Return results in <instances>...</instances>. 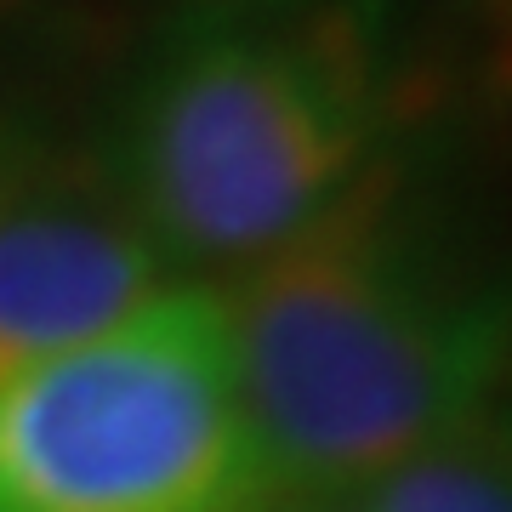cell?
<instances>
[{"label":"cell","instance_id":"cell-8","mask_svg":"<svg viewBox=\"0 0 512 512\" xmlns=\"http://www.w3.org/2000/svg\"><path fill=\"white\" fill-rule=\"evenodd\" d=\"M490 427L512 444V376H507V387H501V404H495V421H490Z\"/></svg>","mask_w":512,"mask_h":512},{"label":"cell","instance_id":"cell-4","mask_svg":"<svg viewBox=\"0 0 512 512\" xmlns=\"http://www.w3.org/2000/svg\"><path fill=\"white\" fill-rule=\"evenodd\" d=\"M183 279L109 183H23L0 205V382Z\"/></svg>","mask_w":512,"mask_h":512},{"label":"cell","instance_id":"cell-1","mask_svg":"<svg viewBox=\"0 0 512 512\" xmlns=\"http://www.w3.org/2000/svg\"><path fill=\"white\" fill-rule=\"evenodd\" d=\"M217 291L279 501L353 495L490 427L512 376V285L467 268L376 165Z\"/></svg>","mask_w":512,"mask_h":512},{"label":"cell","instance_id":"cell-6","mask_svg":"<svg viewBox=\"0 0 512 512\" xmlns=\"http://www.w3.org/2000/svg\"><path fill=\"white\" fill-rule=\"evenodd\" d=\"M23 183H29V171H23V160H18V148H12V137L0 131V205L12 200Z\"/></svg>","mask_w":512,"mask_h":512},{"label":"cell","instance_id":"cell-5","mask_svg":"<svg viewBox=\"0 0 512 512\" xmlns=\"http://www.w3.org/2000/svg\"><path fill=\"white\" fill-rule=\"evenodd\" d=\"M359 512H512V444L473 427L348 495Z\"/></svg>","mask_w":512,"mask_h":512},{"label":"cell","instance_id":"cell-7","mask_svg":"<svg viewBox=\"0 0 512 512\" xmlns=\"http://www.w3.org/2000/svg\"><path fill=\"white\" fill-rule=\"evenodd\" d=\"M268 512H359L348 495H313V501H279Z\"/></svg>","mask_w":512,"mask_h":512},{"label":"cell","instance_id":"cell-3","mask_svg":"<svg viewBox=\"0 0 512 512\" xmlns=\"http://www.w3.org/2000/svg\"><path fill=\"white\" fill-rule=\"evenodd\" d=\"M217 279H171L0 382V512H268Z\"/></svg>","mask_w":512,"mask_h":512},{"label":"cell","instance_id":"cell-2","mask_svg":"<svg viewBox=\"0 0 512 512\" xmlns=\"http://www.w3.org/2000/svg\"><path fill=\"white\" fill-rule=\"evenodd\" d=\"M376 86L319 23H222L148 69L109 188L183 279L234 274L308 228L370 171Z\"/></svg>","mask_w":512,"mask_h":512}]
</instances>
